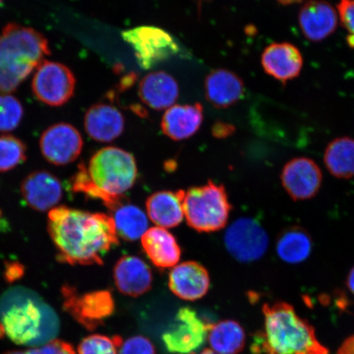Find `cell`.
<instances>
[{"label":"cell","mask_w":354,"mask_h":354,"mask_svg":"<svg viewBox=\"0 0 354 354\" xmlns=\"http://www.w3.org/2000/svg\"><path fill=\"white\" fill-rule=\"evenodd\" d=\"M59 317L37 292L17 286L0 296V335L13 343L39 347L55 339Z\"/></svg>","instance_id":"obj_2"},{"label":"cell","mask_w":354,"mask_h":354,"mask_svg":"<svg viewBox=\"0 0 354 354\" xmlns=\"http://www.w3.org/2000/svg\"><path fill=\"white\" fill-rule=\"evenodd\" d=\"M140 240L145 253L157 268H174L178 264L180 248L174 234L165 228H150Z\"/></svg>","instance_id":"obj_24"},{"label":"cell","mask_w":354,"mask_h":354,"mask_svg":"<svg viewBox=\"0 0 354 354\" xmlns=\"http://www.w3.org/2000/svg\"><path fill=\"white\" fill-rule=\"evenodd\" d=\"M185 190H162L155 192L146 201L150 220L157 227L172 228L183 223L185 218L183 202Z\"/></svg>","instance_id":"obj_22"},{"label":"cell","mask_w":354,"mask_h":354,"mask_svg":"<svg viewBox=\"0 0 354 354\" xmlns=\"http://www.w3.org/2000/svg\"><path fill=\"white\" fill-rule=\"evenodd\" d=\"M209 326L192 308H180L174 325L162 335L163 343L174 354L194 353L205 343Z\"/></svg>","instance_id":"obj_11"},{"label":"cell","mask_w":354,"mask_h":354,"mask_svg":"<svg viewBox=\"0 0 354 354\" xmlns=\"http://www.w3.org/2000/svg\"><path fill=\"white\" fill-rule=\"evenodd\" d=\"M337 354H354V335L345 339L339 348Z\"/></svg>","instance_id":"obj_38"},{"label":"cell","mask_w":354,"mask_h":354,"mask_svg":"<svg viewBox=\"0 0 354 354\" xmlns=\"http://www.w3.org/2000/svg\"><path fill=\"white\" fill-rule=\"evenodd\" d=\"M39 148L44 158L51 165H68L81 154L83 139L81 133L71 124L57 123L42 133Z\"/></svg>","instance_id":"obj_12"},{"label":"cell","mask_w":354,"mask_h":354,"mask_svg":"<svg viewBox=\"0 0 354 354\" xmlns=\"http://www.w3.org/2000/svg\"><path fill=\"white\" fill-rule=\"evenodd\" d=\"M281 179L283 187L293 201H307L319 192L322 174L312 159L296 158L283 167Z\"/></svg>","instance_id":"obj_13"},{"label":"cell","mask_w":354,"mask_h":354,"mask_svg":"<svg viewBox=\"0 0 354 354\" xmlns=\"http://www.w3.org/2000/svg\"><path fill=\"white\" fill-rule=\"evenodd\" d=\"M113 279L118 290L124 295L139 297L151 289V270L138 257L124 255L115 265Z\"/></svg>","instance_id":"obj_18"},{"label":"cell","mask_w":354,"mask_h":354,"mask_svg":"<svg viewBox=\"0 0 354 354\" xmlns=\"http://www.w3.org/2000/svg\"><path fill=\"white\" fill-rule=\"evenodd\" d=\"M123 340L119 336L113 338L101 335L87 336L80 343L78 354H118Z\"/></svg>","instance_id":"obj_31"},{"label":"cell","mask_w":354,"mask_h":354,"mask_svg":"<svg viewBox=\"0 0 354 354\" xmlns=\"http://www.w3.org/2000/svg\"><path fill=\"white\" fill-rule=\"evenodd\" d=\"M190 354H219L214 351L212 348H205L203 349L201 352L199 353H192Z\"/></svg>","instance_id":"obj_41"},{"label":"cell","mask_w":354,"mask_h":354,"mask_svg":"<svg viewBox=\"0 0 354 354\" xmlns=\"http://www.w3.org/2000/svg\"><path fill=\"white\" fill-rule=\"evenodd\" d=\"M24 269L21 265L17 263H8L6 270V276L8 281H15L24 275Z\"/></svg>","instance_id":"obj_36"},{"label":"cell","mask_w":354,"mask_h":354,"mask_svg":"<svg viewBox=\"0 0 354 354\" xmlns=\"http://www.w3.org/2000/svg\"><path fill=\"white\" fill-rule=\"evenodd\" d=\"M168 285L177 297L196 301L206 295L210 288L209 272L203 265L193 261L181 263L172 268Z\"/></svg>","instance_id":"obj_16"},{"label":"cell","mask_w":354,"mask_h":354,"mask_svg":"<svg viewBox=\"0 0 354 354\" xmlns=\"http://www.w3.org/2000/svg\"><path fill=\"white\" fill-rule=\"evenodd\" d=\"M207 339L219 354H238L245 347V333L237 322L225 320L210 325Z\"/></svg>","instance_id":"obj_26"},{"label":"cell","mask_w":354,"mask_h":354,"mask_svg":"<svg viewBox=\"0 0 354 354\" xmlns=\"http://www.w3.org/2000/svg\"><path fill=\"white\" fill-rule=\"evenodd\" d=\"M184 214L190 227L198 232H215L224 228L232 209L224 185L209 180L185 192Z\"/></svg>","instance_id":"obj_6"},{"label":"cell","mask_w":354,"mask_h":354,"mask_svg":"<svg viewBox=\"0 0 354 354\" xmlns=\"http://www.w3.org/2000/svg\"><path fill=\"white\" fill-rule=\"evenodd\" d=\"M202 104L174 105L163 115L161 128L168 138L179 141L190 138L203 120Z\"/></svg>","instance_id":"obj_21"},{"label":"cell","mask_w":354,"mask_h":354,"mask_svg":"<svg viewBox=\"0 0 354 354\" xmlns=\"http://www.w3.org/2000/svg\"><path fill=\"white\" fill-rule=\"evenodd\" d=\"M48 233L60 263L102 265L104 256L119 243L112 216L59 206L48 212Z\"/></svg>","instance_id":"obj_1"},{"label":"cell","mask_w":354,"mask_h":354,"mask_svg":"<svg viewBox=\"0 0 354 354\" xmlns=\"http://www.w3.org/2000/svg\"><path fill=\"white\" fill-rule=\"evenodd\" d=\"M84 126L91 139L108 143L122 134L125 119L120 111L114 106L97 104L87 110Z\"/></svg>","instance_id":"obj_19"},{"label":"cell","mask_w":354,"mask_h":354,"mask_svg":"<svg viewBox=\"0 0 354 354\" xmlns=\"http://www.w3.org/2000/svg\"><path fill=\"white\" fill-rule=\"evenodd\" d=\"M77 81L68 66L44 60L39 65L32 80L33 94L41 103L60 107L73 98Z\"/></svg>","instance_id":"obj_8"},{"label":"cell","mask_w":354,"mask_h":354,"mask_svg":"<svg viewBox=\"0 0 354 354\" xmlns=\"http://www.w3.org/2000/svg\"><path fill=\"white\" fill-rule=\"evenodd\" d=\"M234 131H236V127L232 124L221 121L216 122L212 127V136L218 139L228 138L234 134Z\"/></svg>","instance_id":"obj_35"},{"label":"cell","mask_w":354,"mask_h":354,"mask_svg":"<svg viewBox=\"0 0 354 354\" xmlns=\"http://www.w3.org/2000/svg\"><path fill=\"white\" fill-rule=\"evenodd\" d=\"M50 53L41 33L8 24L0 34V94L15 91Z\"/></svg>","instance_id":"obj_5"},{"label":"cell","mask_w":354,"mask_h":354,"mask_svg":"<svg viewBox=\"0 0 354 354\" xmlns=\"http://www.w3.org/2000/svg\"><path fill=\"white\" fill-rule=\"evenodd\" d=\"M263 312L264 330L254 335L251 346L254 353L329 354L318 340L314 327L290 304H266Z\"/></svg>","instance_id":"obj_4"},{"label":"cell","mask_w":354,"mask_h":354,"mask_svg":"<svg viewBox=\"0 0 354 354\" xmlns=\"http://www.w3.org/2000/svg\"><path fill=\"white\" fill-rule=\"evenodd\" d=\"M112 212L118 236L123 240L138 241L148 231L147 215L139 207L124 202Z\"/></svg>","instance_id":"obj_27"},{"label":"cell","mask_w":354,"mask_h":354,"mask_svg":"<svg viewBox=\"0 0 354 354\" xmlns=\"http://www.w3.org/2000/svg\"><path fill=\"white\" fill-rule=\"evenodd\" d=\"M313 250V239L306 230L292 225L279 234L277 253L283 262L298 264L306 261Z\"/></svg>","instance_id":"obj_25"},{"label":"cell","mask_w":354,"mask_h":354,"mask_svg":"<svg viewBox=\"0 0 354 354\" xmlns=\"http://www.w3.org/2000/svg\"><path fill=\"white\" fill-rule=\"evenodd\" d=\"M62 293L66 311L88 330L100 326L114 311L113 296L108 290L79 295L73 287L65 286Z\"/></svg>","instance_id":"obj_10"},{"label":"cell","mask_w":354,"mask_h":354,"mask_svg":"<svg viewBox=\"0 0 354 354\" xmlns=\"http://www.w3.org/2000/svg\"><path fill=\"white\" fill-rule=\"evenodd\" d=\"M4 354H26V352H21V351H10L7 352Z\"/></svg>","instance_id":"obj_42"},{"label":"cell","mask_w":354,"mask_h":354,"mask_svg":"<svg viewBox=\"0 0 354 354\" xmlns=\"http://www.w3.org/2000/svg\"><path fill=\"white\" fill-rule=\"evenodd\" d=\"M325 165L332 176L339 179L354 176V140L340 137L332 140L324 154Z\"/></svg>","instance_id":"obj_28"},{"label":"cell","mask_w":354,"mask_h":354,"mask_svg":"<svg viewBox=\"0 0 354 354\" xmlns=\"http://www.w3.org/2000/svg\"><path fill=\"white\" fill-rule=\"evenodd\" d=\"M139 96L143 104L152 109H169L178 99V83L170 74L162 71L149 73L140 83Z\"/></svg>","instance_id":"obj_23"},{"label":"cell","mask_w":354,"mask_h":354,"mask_svg":"<svg viewBox=\"0 0 354 354\" xmlns=\"http://www.w3.org/2000/svg\"><path fill=\"white\" fill-rule=\"evenodd\" d=\"M277 1L283 4V6H291V4L299 3L302 0H277Z\"/></svg>","instance_id":"obj_40"},{"label":"cell","mask_w":354,"mask_h":354,"mask_svg":"<svg viewBox=\"0 0 354 354\" xmlns=\"http://www.w3.org/2000/svg\"><path fill=\"white\" fill-rule=\"evenodd\" d=\"M26 354H76V352L70 344L54 339L42 346L29 349Z\"/></svg>","instance_id":"obj_34"},{"label":"cell","mask_w":354,"mask_h":354,"mask_svg":"<svg viewBox=\"0 0 354 354\" xmlns=\"http://www.w3.org/2000/svg\"><path fill=\"white\" fill-rule=\"evenodd\" d=\"M207 101L216 109H227L238 103L245 94V84L237 74L216 69L207 75L205 82Z\"/></svg>","instance_id":"obj_20"},{"label":"cell","mask_w":354,"mask_h":354,"mask_svg":"<svg viewBox=\"0 0 354 354\" xmlns=\"http://www.w3.org/2000/svg\"><path fill=\"white\" fill-rule=\"evenodd\" d=\"M122 38L134 51L141 68L149 70L179 55L180 46L169 32L158 26H141L123 32Z\"/></svg>","instance_id":"obj_7"},{"label":"cell","mask_w":354,"mask_h":354,"mask_svg":"<svg viewBox=\"0 0 354 354\" xmlns=\"http://www.w3.org/2000/svg\"><path fill=\"white\" fill-rule=\"evenodd\" d=\"M346 285L348 289L351 290V293L354 295V267L351 269V271L349 272Z\"/></svg>","instance_id":"obj_39"},{"label":"cell","mask_w":354,"mask_h":354,"mask_svg":"<svg viewBox=\"0 0 354 354\" xmlns=\"http://www.w3.org/2000/svg\"><path fill=\"white\" fill-rule=\"evenodd\" d=\"M21 102L10 94H0V132L15 131L24 118Z\"/></svg>","instance_id":"obj_30"},{"label":"cell","mask_w":354,"mask_h":354,"mask_svg":"<svg viewBox=\"0 0 354 354\" xmlns=\"http://www.w3.org/2000/svg\"><path fill=\"white\" fill-rule=\"evenodd\" d=\"M261 62L265 73L282 83L298 77L304 65L299 48L288 42L270 44L265 48Z\"/></svg>","instance_id":"obj_17"},{"label":"cell","mask_w":354,"mask_h":354,"mask_svg":"<svg viewBox=\"0 0 354 354\" xmlns=\"http://www.w3.org/2000/svg\"><path fill=\"white\" fill-rule=\"evenodd\" d=\"M138 175L133 155L117 147H104L90 159L88 167L81 163L73 176L72 189L98 199L110 211L125 202L124 194L136 183Z\"/></svg>","instance_id":"obj_3"},{"label":"cell","mask_w":354,"mask_h":354,"mask_svg":"<svg viewBox=\"0 0 354 354\" xmlns=\"http://www.w3.org/2000/svg\"><path fill=\"white\" fill-rule=\"evenodd\" d=\"M225 249L241 263L259 260L268 250L269 238L258 221L241 218L230 225L225 233Z\"/></svg>","instance_id":"obj_9"},{"label":"cell","mask_w":354,"mask_h":354,"mask_svg":"<svg viewBox=\"0 0 354 354\" xmlns=\"http://www.w3.org/2000/svg\"><path fill=\"white\" fill-rule=\"evenodd\" d=\"M299 24L309 41H322L337 28L338 12L324 0H309L300 8Z\"/></svg>","instance_id":"obj_15"},{"label":"cell","mask_w":354,"mask_h":354,"mask_svg":"<svg viewBox=\"0 0 354 354\" xmlns=\"http://www.w3.org/2000/svg\"><path fill=\"white\" fill-rule=\"evenodd\" d=\"M22 197L30 209L46 212L55 209L63 197V187L56 176L48 171H35L22 181Z\"/></svg>","instance_id":"obj_14"},{"label":"cell","mask_w":354,"mask_h":354,"mask_svg":"<svg viewBox=\"0 0 354 354\" xmlns=\"http://www.w3.org/2000/svg\"><path fill=\"white\" fill-rule=\"evenodd\" d=\"M196 3L198 4V8H201L203 3L207 1V0H196Z\"/></svg>","instance_id":"obj_43"},{"label":"cell","mask_w":354,"mask_h":354,"mask_svg":"<svg viewBox=\"0 0 354 354\" xmlns=\"http://www.w3.org/2000/svg\"><path fill=\"white\" fill-rule=\"evenodd\" d=\"M118 354H156V351L149 339L136 335L122 342Z\"/></svg>","instance_id":"obj_32"},{"label":"cell","mask_w":354,"mask_h":354,"mask_svg":"<svg viewBox=\"0 0 354 354\" xmlns=\"http://www.w3.org/2000/svg\"><path fill=\"white\" fill-rule=\"evenodd\" d=\"M137 76L134 73H130L127 75L121 80L120 84H119L118 90L123 91L127 90L134 85L136 81Z\"/></svg>","instance_id":"obj_37"},{"label":"cell","mask_w":354,"mask_h":354,"mask_svg":"<svg viewBox=\"0 0 354 354\" xmlns=\"http://www.w3.org/2000/svg\"><path fill=\"white\" fill-rule=\"evenodd\" d=\"M337 10L340 21L348 33V44L354 48V0H340Z\"/></svg>","instance_id":"obj_33"},{"label":"cell","mask_w":354,"mask_h":354,"mask_svg":"<svg viewBox=\"0 0 354 354\" xmlns=\"http://www.w3.org/2000/svg\"><path fill=\"white\" fill-rule=\"evenodd\" d=\"M26 160V145L11 135L0 136V172H7Z\"/></svg>","instance_id":"obj_29"},{"label":"cell","mask_w":354,"mask_h":354,"mask_svg":"<svg viewBox=\"0 0 354 354\" xmlns=\"http://www.w3.org/2000/svg\"><path fill=\"white\" fill-rule=\"evenodd\" d=\"M2 2H3V0H0V6H1Z\"/></svg>","instance_id":"obj_44"}]
</instances>
